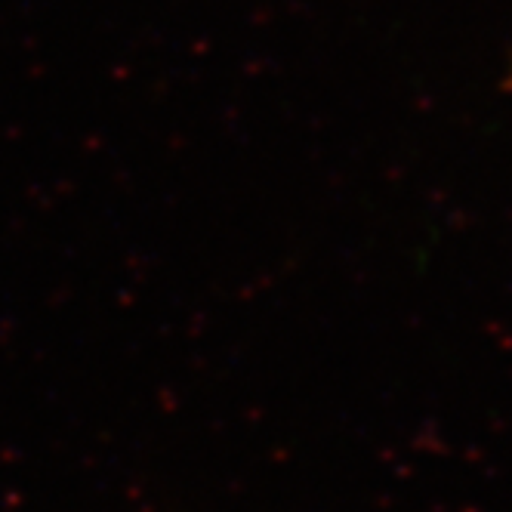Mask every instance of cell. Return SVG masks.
Returning a JSON list of instances; mask_svg holds the SVG:
<instances>
[{
  "mask_svg": "<svg viewBox=\"0 0 512 512\" xmlns=\"http://www.w3.org/2000/svg\"><path fill=\"white\" fill-rule=\"evenodd\" d=\"M509 87H512V62H509Z\"/></svg>",
  "mask_w": 512,
  "mask_h": 512,
  "instance_id": "6da1fadb",
  "label": "cell"
}]
</instances>
